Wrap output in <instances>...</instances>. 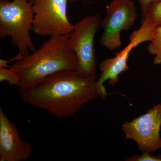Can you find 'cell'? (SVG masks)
<instances>
[{
    "mask_svg": "<svg viewBox=\"0 0 161 161\" xmlns=\"http://www.w3.org/2000/svg\"><path fill=\"white\" fill-rule=\"evenodd\" d=\"M68 1L32 0V31L39 36L48 37L72 33L75 25L68 17Z\"/></svg>",
    "mask_w": 161,
    "mask_h": 161,
    "instance_id": "8992f818",
    "label": "cell"
},
{
    "mask_svg": "<svg viewBox=\"0 0 161 161\" xmlns=\"http://www.w3.org/2000/svg\"><path fill=\"white\" fill-rule=\"evenodd\" d=\"M96 79L84 78L76 70L61 71L43 79L36 86L20 91L21 99L57 118H69L99 94Z\"/></svg>",
    "mask_w": 161,
    "mask_h": 161,
    "instance_id": "6da1fadb",
    "label": "cell"
},
{
    "mask_svg": "<svg viewBox=\"0 0 161 161\" xmlns=\"http://www.w3.org/2000/svg\"><path fill=\"white\" fill-rule=\"evenodd\" d=\"M135 3L132 0H112L106 6L105 15L101 23L103 30L99 43L109 51L122 45L121 34L133 26L137 19Z\"/></svg>",
    "mask_w": 161,
    "mask_h": 161,
    "instance_id": "5b68a950",
    "label": "cell"
},
{
    "mask_svg": "<svg viewBox=\"0 0 161 161\" xmlns=\"http://www.w3.org/2000/svg\"><path fill=\"white\" fill-rule=\"evenodd\" d=\"M0 67V82L7 81L10 86H19L21 78L19 72L13 68Z\"/></svg>",
    "mask_w": 161,
    "mask_h": 161,
    "instance_id": "7c38bea8",
    "label": "cell"
},
{
    "mask_svg": "<svg viewBox=\"0 0 161 161\" xmlns=\"http://www.w3.org/2000/svg\"><path fill=\"white\" fill-rule=\"evenodd\" d=\"M29 3H31V4L32 3V0H27Z\"/></svg>",
    "mask_w": 161,
    "mask_h": 161,
    "instance_id": "2e32d148",
    "label": "cell"
},
{
    "mask_svg": "<svg viewBox=\"0 0 161 161\" xmlns=\"http://www.w3.org/2000/svg\"><path fill=\"white\" fill-rule=\"evenodd\" d=\"M161 0H137V2L140 6L142 13V21L146 17L150 8L155 6Z\"/></svg>",
    "mask_w": 161,
    "mask_h": 161,
    "instance_id": "4fadbf2b",
    "label": "cell"
},
{
    "mask_svg": "<svg viewBox=\"0 0 161 161\" xmlns=\"http://www.w3.org/2000/svg\"><path fill=\"white\" fill-rule=\"evenodd\" d=\"M141 23L140 27L132 32V34L140 38L144 42L150 41L155 28L161 26V0L150 8Z\"/></svg>",
    "mask_w": 161,
    "mask_h": 161,
    "instance_id": "30bf717a",
    "label": "cell"
},
{
    "mask_svg": "<svg viewBox=\"0 0 161 161\" xmlns=\"http://www.w3.org/2000/svg\"><path fill=\"white\" fill-rule=\"evenodd\" d=\"M128 161H161V156L153 155L152 153H142L141 155H134L129 158Z\"/></svg>",
    "mask_w": 161,
    "mask_h": 161,
    "instance_id": "5bb4252c",
    "label": "cell"
},
{
    "mask_svg": "<svg viewBox=\"0 0 161 161\" xmlns=\"http://www.w3.org/2000/svg\"><path fill=\"white\" fill-rule=\"evenodd\" d=\"M33 18L32 4L27 0H0V38L10 37L23 56L36 50L30 35Z\"/></svg>",
    "mask_w": 161,
    "mask_h": 161,
    "instance_id": "3957f363",
    "label": "cell"
},
{
    "mask_svg": "<svg viewBox=\"0 0 161 161\" xmlns=\"http://www.w3.org/2000/svg\"><path fill=\"white\" fill-rule=\"evenodd\" d=\"M99 14L88 16L75 24L68 41L69 47L78 58L77 73L84 78L96 79L97 63L94 40L101 27Z\"/></svg>",
    "mask_w": 161,
    "mask_h": 161,
    "instance_id": "277c9868",
    "label": "cell"
},
{
    "mask_svg": "<svg viewBox=\"0 0 161 161\" xmlns=\"http://www.w3.org/2000/svg\"><path fill=\"white\" fill-rule=\"evenodd\" d=\"M70 34L49 37L39 49L26 56L22 55L9 65L8 68L17 70L21 77L20 91L31 89L58 72L77 70L78 58L68 46Z\"/></svg>",
    "mask_w": 161,
    "mask_h": 161,
    "instance_id": "7a4b0ae2",
    "label": "cell"
},
{
    "mask_svg": "<svg viewBox=\"0 0 161 161\" xmlns=\"http://www.w3.org/2000/svg\"><path fill=\"white\" fill-rule=\"evenodd\" d=\"M161 103L130 121L125 122L122 130L127 140L134 141L142 153H152L161 149Z\"/></svg>",
    "mask_w": 161,
    "mask_h": 161,
    "instance_id": "52a82bcc",
    "label": "cell"
},
{
    "mask_svg": "<svg viewBox=\"0 0 161 161\" xmlns=\"http://www.w3.org/2000/svg\"><path fill=\"white\" fill-rule=\"evenodd\" d=\"M147 46V50L153 57V63L155 65L161 64V26L155 28Z\"/></svg>",
    "mask_w": 161,
    "mask_h": 161,
    "instance_id": "8fae6325",
    "label": "cell"
},
{
    "mask_svg": "<svg viewBox=\"0 0 161 161\" xmlns=\"http://www.w3.org/2000/svg\"><path fill=\"white\" fill-rule=\"evenodd\" d=\"M33 147L22 140L17 128L0 108V161H24L30 158Z\"/></svg>",
    "mask_w": 161,
    "mask_h": 161,
    "instance_id": "ba28073f",
    "label": "cell"
},
{
    "mask_svg": "<svg viewBox=\"0 0 161 161\" xmlns=\"http://www.w3.org/2000/svg\"><path fill=\"white\" fill-rule=\"evenodd\" d=\"M69 1L72 2V3H73V2H78V1H85V0H69Z\"/></svg>",
    "mask_w": 161,
    "mask_h": 161,
    "instance_id": "9a60e30c",
    "label": "cell"
},
{
    "mask_svg": "<svg viewBox=\"0 0 161 161\" xmlns=\"http://www.w3.org/2000/svg\"><path fill=\"white\" fill-rule=\"evenodd\" d=\"M138 39L130 38V42L124 49L116 53L113 58H107L101 61L99 64L100 76L96 80V86L99 97L104 100L108 95L104 83L108 81L109 85L114 86L119 81V76L129 69L128 60L132 50L141 44Z\"/></svg>",
    "mask_w": 161,
    "mask_h": 161,
    "instance_id": "9c48e42d",
    "label": "cell"
}]
</instances>
